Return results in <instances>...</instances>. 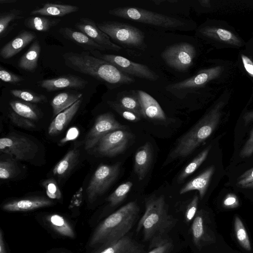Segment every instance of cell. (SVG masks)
Segmentation results:
<instances>
[{"mask_svg":"<svg viewBox=\"0 0 253 253\" xmlns=\"http://www.w3.org/2000/svg\"><path fill=\"white\" fill-rule=\"evenodd\" d=\"M59 33L65 39L70 41L88 51L97 50L105 51V49L97 44L86 34L69 27H62Z\"/></svg>","mask_w":253,"mask_h":253,"instance_id":"cell-21","label":"cell"},{"mask_svg":"<svg viewBox=\"0 0 253 253\" xmlns=\"http://www.w3.org/2000/svg\"><path fill=\"white\" fill-rule=\"evenodd\" d=\"M253 154V129L249 138L243 146L239 156L242 158L250 157Z\"/></svg>","mask_w":253,"mask_h":253,"instance_id":"cell-46","label":"cell"},{"mask_svg":"<svg viewBox=\"0 0 253 253\" xmlns=\"http://www.w3.org/2000/svg\"><path fill=\"white\" fill-rule=\"evenodd\" d=\"M223 204L226 207L233 208L237 206L238 201L236 195L233 194H229L224 200Z\"/></svg>","mask_w":253,"mask_h":253,"instance_id":"cell-49","label":"cell"},{"mask_svg":"<svg viewBox=\"0 0 253 253\" xmlns=\"http://www.w3.org/2000/svg\"><path fill=\"white\" fill-rule=\"evenodd\" d=\"M83 188L81 187L73 195L71 200V205L79 206L83 198Z\"/></svg>","mask_w":253,"mask_h":253,"instance_id":"cell-51","label":"cell"},{"mask_svg":"<svg viewBox=\"0 0 253 253\" xmlns=\"http://www.w3.org/2000/svg\"><path fill=\"white\" fill-rule=\"evenodd\" d=\"M18 167L12 160H1L0 162V178L7 179L13 178L18 173Z\"/></svg>","mask_w":253,"mask_h":253,"instance_id":"cell-39","label":"cell"},{"mask_svg":"<svg viewBox=\"0 0 253 253\" xmlns=\"http://www.w3.org/2000/svg\"><path fill=\"white\" fill-rule=\"evenodd\" d=\"M200 33L204 37L228 44L240 46V39L231 32L219 28L207 26L201 28Z\"/></svg>","mask_w":253,"mask_h":253,"instance_id":"cell-25","label":"cell"},{"mask_svg":"<svg viewBox=\"0 0 253 253\" xmlns=\"http://www.w3.org/2000/svg\"><path fill=\"white\" fill-rule=\"evenodd\" d=\"M82 93L61 92L55 95L51 101L53 116L64 111L74 104L82 97Z\"/></svg>","mask_w":253,"mask_h":253,"instance_id":"cell-28","label":"cell"},{"mask_svg":"<svg viewBox=\"0 0 253 253\" xmlns=\"http://www.w3.org/2000/svg\"><path fill=\"white\" fill-rule=\"evenodd\" d=\"M143 118L153 120L165 121L166 114L158 101L142 90H137Z\"/></svg>","mask_w":253,"mask_h":253,"instance_id":"cell-18","label":"cell"},{"mask_svg":"<svg viewBox=\"0 0 253 253\" xmlns=\"http://www.w3.org/2000/svg\"><path fill=\"white\" fill-rule=\"evenodd\" d=\"M37 84L47 91H54L65 88L82 89L85 87L88 82L80 77L67 74L42 80L38 81Z\"/></svg>","mask_w":253,"mask_h":253,"instance_id":"cell-15","label":"cell"},{"mask_svg":"<svg viewBox=\"0 0 253 253\" xmlns=\"http://www.w3.org/2000/svg\"><path fill=\"white\" fill-rule=\"evenodd\" d=\"M47 196L51 199L59 200L62 197L61 192L56 182L53 178L45 180L42 183Z\"/></svg>","mask_w":253,"mask_h":253,"instance_id":"cell-42","label":"cell"},{"mask_svg":"<svg viewBox=\"0 0 253 253\" xmlns=\"http://www.w3.org/2000/svg\"><path fill=\"white\" fill-rule=\"evenodd\" d=\"M145 212L139 220L137 232L143 230L145 241L163 236L175 224L176 219L169 214L163 195H152L145 200Z\"/></svg>","mask_w":253,"mask_h":253,"instance_id":"cell-4","label":"cell"},{"mask_svg":"<svg viewBox=\"0 0 253 253\" xmlns=\"http://www.w3.org/2000/svg\"><path fill=\"white\" fill-rule=\"evenodd\" d=\"M153 153L151 144L147 142L137 150L134 156V170L139 180L147 175L153 161Z\"/></svg>","mask_w":253,"mask_h":253,"instance_id":"cell-19","label":"cell"},{"mask_svg":"<svg viewBox=\"0 0 253 253\" xmlns=\"http://www.w3.org/2000/svg\"><path fill=\"white\" fill-rule=\"evenodd\" d=\"M60 21L61 19L59 18H50L43 16H34L25 19L24 24L29 29L45 32L57 25Z\"/></svg>","mask_w":253,"mask_h":253,"instance_id":"cell-31","label":"cell"},{"mask_svg":"<svg viewBox=\"0 0 253 253\" xmlns=\"http://www.w3.org/2000/svg\"><path fill=\"white\" fill-rule=\"evenodd\" d=\"M79 156L80 151L77 149H73L68 151L53 168V175L58 178L65 176L75 166Z\"/></svg>","mask_w":253,"mask_h":253,"instance_id":"cell-27","label":"cell"},{"mask_svg":"<svg viewBox=\"0 0 253 253\" xmlns=\"http://www.w3.org/2000/svg\"><path fill=\"white\" fill-rule=\"evenodd\" d=\"M95 253H142L140 246L128 236L102 245Z\"/></svg>","mask_w":253,"mask_h":253,"instance_id":"cell-20","label":"cell"},{"mask_svg":"<svg viewBox=\"0 0 253 253\" xmlns=\"http://www.w3.org/2000/svg\"><path fill=\"white\" fill-rule=\"evenodd\" d=\"M243 119L245 125L253 121V110L246 113L243 115Z\"/></svg>","mask_w":253,"mask_h":253,"instance_id":"cell-52","label":"cell"},{"mask_svg":"<svg viewBox=\"0 0 253 253\" xmlns=\"http://www.w3.org/2000/svg\"><path fill=\"white\" fill-rule=\"evenodd\" d=\"M75 27L78 30L86 34L106 50L118 51L122 49L121 46L112 42L109 37L102 32L98 27L97 24L91 19L81 18L75 24Z\"/></svg>","mask_w":253,"mask_h":253,"instance_id":"cell-14","label":"cell"},{"mask_svg":"<svg viewBox=\"0 0 253 253\" xmlns=\"http://www.w3.org/2000/svg\"><path fill=\"white\" fill-rule=\"evenodd\" d=\"M23 18V12L15 8L0 14V38L2 39L8 33L11 23Z\"/></svg>","mask_w":253,"mask_h":253,"instance_id":"cell-33","label":"cell"},{"mask_svg":"<svg viewBox=\"0 0 253 253\" xmlns=\"http://www.w3.org/2000/svg\"><path fill=\"white\" fill-rule=\"evenodd\" d=\"M54 204L52 201L43 197H34L16 199L5 203L2 207L7 211H27Z\"/></svg>","mask_w":253,"mask_h":253,"instance_id":"cell-16","label":"cell"},{"mask_svg":"<svg viewBox=\"0 0 253 253\" xmlns=\"http://www.w3.org/2000/svg\"><path fill=\"white\" fill-rule=\"evenodd\" d=\"M46 220L51 228L61 236L74 238L75 233L70 224L63 216L52 214L46 217Z\"/></svg>","mask_w":253,"mask_h":253,"instance_id":"cell-32","label":"cell"},{"mask_svg":"<svg viewBox=\"0 0 253 253\" xmlns=\"http://www.w3.org/2000/svg\"><path fill=\"white\" fill-rule=\"evenodd\" d=\"M17 0H0V3L3 4H9L15 2Z\"/></svg>","mask_w":253,"mask_h":253,"instance_id":"cell-55","label":"cell"},{"mask_svg":"<svg viewBox=\"0 0 253 253\" xmlns=\"http://www.w3.org/2000/svg\"><path fill=\"white\" fill-rule=\"evenodd\" d=\"M235 229L237 238L241 246L246 250H251L248 235L240 219L236 216L235 220Z\"/></svg>","mask_w":253,"mask_h":253,"instance_id":"cell-40","label":"cell"},{"mask_svg":"<svg viewBox=\"0 0 253 253\" xmlns=\"http://www.w3.org/2000/svg\"><path fill=\"white\" fill-rule=\"evenodd\" d=\"M79 10V7L70 4L46 3L42 7L32 10L30 14L48 16H64L74 13Z\"/></svg>","mask_w":253,"mask_h":253,"instance_id":"cell-24","label":"cell"},{"mask_svg":"<svg viewBox=\"0 0 253 253\" xmlns=\"http://www.w3.org/2000/svg\"><path fill=\"white\" fill-rule=\"evenodd\" d=\"M97 25L110 38L124 47L141 50L146 48L144 34L137 27L114 21H103Z\"/></svg>","mask_w":253,"mask_h":253,"instance_id":"cell-6","label":"cell"},{"mask_svg":"<svg viewBox=\"0 0 253 253\" xmlns=\"http://www.w3.org/2000/svg\"><path fill=\"white\" fill-rule=\"evenodd\" d=\"M0 253H7L1 229L0 230Z\"/></svg>","mask_w":253,"mask_h":253,"instance_id":"cell-53","label":"cell"},{"mask_svg":"<svg viewBox=\"0 0 253 253\" xmlns=\"http://www.w3.org/2000/svg\"><path fill=\"white\" fill-rule=\"evenodd\" d=\"M168 1L170 3H174L177 2L178 1L175 0H169Z\"/></svg>","mask_w":253,"mask_h":253,"instance_id":"cell-58","label":"cell"},{"mask_svg":"<svg viewBox=\"0 0 253 253\" xmlns=\"http://www.w3.org/2000/svg\"><path fill=\"white\" fill-rule=\"evenodd\" d=\"M113 16L161 27L170 30H186L187 22L183 19L171 17L139 7L125 6L109 11Z\"/></svg>","mask_w":253,"mask_h":253,"instance_id":"cell-5","label":"cell"},{"mask_svg":"<svg viewBox=\"0 0 253 253\" xmlns=\"http://www.w3.org/2000/svg\"><path fill=\"white\" fill-rule=\"evenodd\" d=\"M211 149L209 145L195 157L192 161L187 165L179 175L177 181L180 182L189 176L206 160Z\"/></svg>","mask_w":253,"mask_h":253,"instance_id":"cell-34","label":"cell"},{"mask_svg":"<svg viewBox=\"0 0 253 253\" xmlns=\"http://www.w3.org/2000/svg\"><path fill=\"white\" fill-rule=\"evenodd\" d=\"M108 104L125 120L132 122L139 121L142 117L121 106L116 101H108Z\"/></svg>","mask_w":253,"mask_h":253,"instance_id":"cell-41","label":"cell"},{"mask_svg":"<svg viewBox=\"0 0 253 253\" xmlns=\"http://www.w3.org/2000/svg\"><path fill=\"white\" fill-rule=\"evenodd\" d=\"M214 170V166L209 167L182 187L179 191V194H183L191 191L197 190L199 191L200 197L202 199L206 193Z\"/></svg>","mask_w":253,"mask_h":253,"instance_id":"cell-23","label":"cell"},{"mask_svg":"<svg viewBox=\"0 0 253 253\" xmlns=\"http://www.w3.org/2000/svg\"><path fill=\"white\" fill-rule=\"evenodd\" d=\"M221 69L220 66H216L201 70L193 77L167 85L166 89L175 95L184 96L217 77Z\"/></svg>","mask_w":253,"mask_h":253,"instance_id":"cell-13","label":"cell"},{"mask_svg":"<svg viewBox=\"0 0 253 253\" xmlns=\"http://www.w3.org/2000/svg\"><path fill=\"white\" fill-rule=\"evenodd\" d=\"M241 57L246 70L251 76L253 77V62L249 57L243 54L241 55Z\"/></svg>","mask_w":253,"mask_h":253,"instance_id":"cell-50","label":"cell"},{"mask_svg":"<svg viewBox=\"0 0 253 253\" xmlns=\"http://www.w3.org/2000/svg\"><path fill=\"white\" fill-rule=\"evenodd\" d=\"M198 201L199 197L196 194L188 205L185 213V220L187 222L191 221L195 216L197 211Z\"/></svg>","mask_w":253,"mask_h":253,"instance_id":"cell-45","label":"cell"},{"mask_svg":"<svg viewBox=\"0 0 253 253\" xmlns=\"http://www.w3.org/2000/svg\"><path fill=\"white\" fill-rule=\"evenodd\" d=\"M133 136V134L126 129L111 131L99 141L94 151L103 157L116 156L126 149Z\"/></svg>","mask_w":253,"mask_h":253,"instance_id":"cell-11","label":"cell"},{"mask_svg":"<svg viewBox=\"0 0 253 253\" xmlns=\"http://www.w3.org/2000/svg\"><path fill=\"white\" fill-rule=\"evenodd\" d=\"M8 117L11 122L15 125L25 129L34 128L35 125L30 120L22 117L14 111L10 112Z\"/></svg>","mask_w":253,"mask_h":253,"instance_id":"cell-43","label":"cell"},{"mask_svg":"<svg viewBox=\"0 0 253 253\" xmlns=\"http://www.w3.org/2000/svg\"><path fill=\"white\" fill-rule=\"evenodd\" d=\"M14 96L24 101L33 103H43L47 102L46 97L42 94H39L26 89H12L10 91Z\"/></svg>","mask_w":253,"mask_h":253,"instance_id":"cell-37","label":"cell"},{"mask_svg":"<svg viewBox=\"0 0 253 253\" xmlns=\"http://www.w3.org/2000/svg\"><path fill=\"white\" fill-rule=\"evenodd\" d=\"M253 182V168L245 171L238 178L237 185L241 188Z\"/></svg>","mask_w":253,"mask_h":253,"instance_id":"cell-47","label":"cell"},{"mask_svg":"<svg viewBox=\"0 0 253 253\" xmlns=\"http://www.w3.org/2000/svg\"><path fill=\"white\" fill-rule=\"evenodd\" d=\"M132 185L133 183L130 181L120 185L107 199L110 205L115 207L121 203L126 198Z\"/></svg>","mask_w":253,"mask_h":253,"instance_id":"cell-38","label":"cell"},{"mask_svg":"<svg viewBox=\"0 0 253 253\" xmlns=\"http://www.w3.org/2000/svg\"><path fill=\"white\" fill-rule=\"evenodd\" d=\"M36 38V34L31 31H21L15 37L2 46L0 50V57L8 59L14 56Z\"/></svg>","mask_w":253,"mask_h":253,"instance_id":"cell-17","label":"cell"},{"mask_svg":"<svg viewBox=\"0 0 253 253\" xmlns=\"http://www.w3.org/2000/svg\"><path fill=\"white\" fill-rule=\"evenodd\" d=\"M139 212V206L135 201L122 207L96 228L89 240V246L111 243L126 236L134 225Z\"/></svg>","mask_w":253,"mask_h":253,"instance_id":"cell-3","label":"cell"},{"mask_svg":"<svg viewBox=\"0 0 253 253\" xmlns=\"http://www.w3.org/2000/svg\"><path fill=\"white\" fill-rule=\"evenodd\" d=\"M127 126L120 124L111 112L101 114L96 118L94 125L84 139V148H94L99 141L109 132L118 129H126Z\"/></svg>","mask_w":253,"mask_h":253,"instance_id":"cell-12","label":"cell"},{"mask_svg":"<svg viewBox=\"0 0 253 253\" xmlns=\"http://www.w3.org/2000/svg\"><path fill=\"white\" fill-rule=\"evenodd\" d=\"M0 79L4 82L12 84H17L24 80L21 76L4 69L1 66L0 67Z\"/></svg>","mask_w":253,"mask_h":253,"instance_id":"cell-44","label":"cell"},{"mask_svg":"<svg viewBox=\"0 0 253 253\" xmlns=\"http://www.w3.org/2000/svg\"><path fill=\"white\" fill-rule=\"evenodd\" d=\"M89 52L94 56L109 62L120 71L129 76L136 77L150 81H157L159 78V76L147 66L134 62L122 56L102 54L97 50Z\"/></svg>","mask_w":253,"mask_h":253,"instance_id":"cell-9","label":"cell"},{"mask_svg":"<svg viewBox=\"0 0 253 253\" xmlns=\"http://www.w3.org/2000/svg\"><path fill=\"white\" fill-rule=\"evenodd\" d=\"M116 101L123 108L133 112L143 118L137 90L120 92Z\"/></svg>","mask_w":253,"mask_h":253,"instance_id":"cell-30","label":"cell"},{"mask_svg":"<svg viewBox=\"0 0 253 253\" xmlns=\"http://www.w3.org/2000/svg\"><path fill=\"white\" fill-rule=\"evenodd\" d=\"M165 1V0H153V2H154L155 3V4L156 5H159L161 3L164 2Z\"/></svg>","mask_w":253,"mask_h":253,"instance_id":"cell-57","label":"cell"},{"mask_svg":"<svg viewBox=\"0 0 253 253\" xmlns=\"http://www.w3.org/2000/svg\"><path fill=\"white\" fill-rule=\"evenodd\" d=\"M39 150L37 145L29 138L11 134L0 139V151L19 161L33 159Z\"/></svg>","mask_w":253,"mask_h":253,"instance_id":"cell-8","label":"cell"},{"mask_svg":"<svg viewBox=\"0 0 253 253\" xmlns=\"http://www.w3.org/2000/svg\"><path fill=\"white\" fill-rule=\"evenodd\" d=\"M80 131L76 127H72L70 128L64 137L60 141V144H63L68 141L76 139L79 136Z\"/></svg>","mask_w":253,"mask_h":253,"instance_id":"cell-48","label":"cell"},{"mask_svg":"<svg viewBox=\"0 0 253 253\" xmlns=\"http://www.w3.org/2000/svg\"><path fill=\"white\" fill-rule=\"evenodd\" d=\"M41 49L39 40H35L19 59L18 62L19 67L26 72H35L38 67Z\"/></svg>","mask_w":253,"mask_h":253,"instance_id":"cell-26","label":"cell"},{"mask_svg":"<svg viewBox=\"0 0 253 253\" xmlns=\"http://www.w3.org/2000/svg\"></svg>","mask_w":253,"mask_h":253,"instance_id":"cell-59","label":"cell"},{"mask_svg":"<svg viewBox=\"0 0 253 253\" xmlns=\"http://www.w3.org/2000/svg\"><path fill=\"white\" fill-rule=\"evenodd\" d=\"M173 248L172 242L164 236H157L151 239L148 253H169Z\"/></svg>","mask_w":253,"mask_h":253,"instance_id":"cell-36","label":"cell"},{"mask_svg":"<svg viewBox=\"0 0 253 253\" xmlns=\"http://www.w3.org/2000/svg\"><path fill=\"white\" fill-rule=\"evenodd\" d=\"M121 163L114 165L101 164L94 171L86 190L87 200L94 202L104 194L117 179L120 170Z\"/></svg>","mask_w":253,"mask_h":253,"instance_id":"cell-7","label":"cell"},{"mask_svg":"<svg viewBox=\"0 0 253 253\" xmlns=\"http://www.w3.org/2000/svg\"><path fill=\"white\" fill-rule=\"evenodd\" d=\"M225 105L220 101L208 110L198 121L177 140L164 165L191 154L213 132L218 126Z\"/></svg>","mask_w":253,"mask_h":253,"instance_id":"cell-2","label":"cell"},{"mask_svg":"<svg viewBox=\"0 0 253 253\" xmlns=\"http://www.w3.org/2000/svg\"><path fill=\"white\" fill-rule=\"evenodd\" d=\"M9 104L14 112L31 121L38 120L42 114L37 106L30 102L12 100Z\"/></svg>","mask_w":253,"mask_h":253,"instance_id":"cell-29","label":"cell"},{"mask_svg":"<svg viewBox=\"0 0 253 253\" xmlns=\"http://www.w3.org/2000/svg\"><path fill=\"white\" fill-rule=\"evenodd\" d=\"M196 55V48L193 44L182 42L167 47L162 52L161 57L169 67L185 71L192 65Z\"/></svg>","mask_w":253,"mask_h":253,"instance_id":"cell-10","label":"cell"},{"mask_svg":"<svg viewBox=\"0 0 253 253\" xmlns=\"http://www.w3.org/2000/svg\"><path fill=\"white\" fill-rule=\"evenodd\" d=\"M62 57L67 67L89 75L109 86L116 87L135 82L134 78L123 73L109 62L90 54L89 51L67 52Z\"/></svg>","mask_w":253,"mask_h":253,"instance_id":"cell-1","label":"cell"},{"mask_svg":"<svg viewBox=\"0 0 253 253\" xmlns=\"http://www.w3.org/2000/svg\"><path fill=\"white\" fill-rule=\"evenodd\" d=\"M191 232L193 242L198 248L202 246V242L208 240L205 236L204 218L200 211L194 218L191 226Z\"/></svg>","mask_w":253,"mask_h":253,"instance_id":"cell-35","label":"cell"},{"mask_svg":"<svg viewBox=\"0 0 253 253\" xmlns=\"http://www.w3.org/2000/svg\"><path fill=\"white\" fill-rule=\"evenodd\" d=\"M81 103L82 99H80L70 107L57 115L48 127V133L50 135H54L63 130L75 116Z\"/></svg>","mask_w":253,"mask_h":253,"instance_id":"cell-22","label":"cell"},{"mask_svg":"<svg viewBox=\"0 0 253 253\" xmlns=\"http://www.w3.org/2000/svg\"><path fill=\"white\" fill-rule=\"evenodd\" d=\"M242 188L253 189V182L242 186Z\"/></svg>","mask_w":253,"mask_h":253,"instance_id":"cell-56","label":"cell"},{"mask_svg":"<svg viewBox=\"0 0 253 253\" xmlns=\"http://www.w3.org/2000/svg\"><path fill=\"white\" fill-rule=\"evenodd\" d=\"M199 2L201 5L204 7H210L211 5V1L209 0H200Z\"/></svg>","mask_w":253,"mask_h":253,"instance_id":"cell-54","label":"cell"}]
</instances>
